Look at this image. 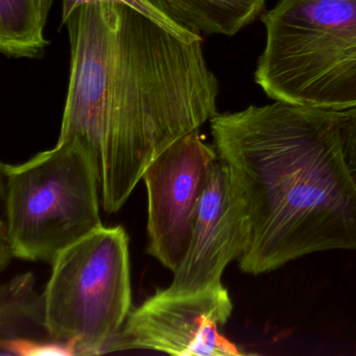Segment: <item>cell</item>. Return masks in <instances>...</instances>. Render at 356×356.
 I'll use <instances>...</instances> for the list:
<instances>
[{"instance_id": "1", "label": "cell", "mask_w": 356, "mask_h": 356, "mask_svg": "<svg viewBox=\"0 0 356 356\" xmlns=\"http://www.w3.org/2000/svg\"><path fill=\"white\" fill-rule=\"evenodd\" d=\"M62 26L72 58L58 141L88 154L104 210L115 213L160 153L218 113V81L203 40L124 3L81 6Z\"/></svg>"}, {"instance_id": "2", "label": "cell", "mask_w": 356, "mask_h": 356, "mask_svg": "<svg viewBox=\"0 0 356 356\" xmlns=\"http://www.w3.org/2000/svg\"><path fill=\"white\" fill-rule=\"evenodd\" d=\"M339 116L275 101L209 120L245 212L247 248L238 264L245 274L318 252L356 250V184Z\"/></svg>"}, {"instance_id": "3", "label": "cell", "mask_w": 356, "mask_h": 356, "mask_svg": "<svg viewBox=\"0 0 356 356\" xmlns=\"http://www.w3.org/2000/svg\"><path fill=\"white\" fill-rule=\"evenodd\" d=\"M261 20L266 42L254 76L270 99L356 108V0H280Z\"/></svg>"}, {"instance_id": "4", "label": "cell", "mask_w": 356, "mask_h": 356, "mask_svg": "<svg viewBox=\"0 0 356 356\" xmlns=\"http://www.w3.org/2000/svg\"><path fill=\"white\" fill-rule=\"evenodd\" d=\"M1 172V254L51 262L103 226L97 170L74 141H58L24 163H3Z\"/></svg>"}, {"instance_id": "5", "label": "cell", "mask_w": 356, "mask_h": 356, "mask_svg": "<svg viewBox=\"0 0 356 356\" xmlns=\"http://www.w3.org/2000/svg\"><path fill=\"white\" fill-rule=\"evenodd\" d=\"M51 264L43 293L49 337L74 355L108 351L132 306L128 233L122 226L99 227Z\"/></svg>"}, {"instance_id": "6", "label": "cell", "mask_w": 356, "mask_h": 356, "mask_svg": "<svg viewBox=\"0 0 356 356\" xmlns=\"http://www.w3.org/2000/svg\"><path fill=\"white\" fill-rule=\"evenodd\" d=\"M216 149L193 131L166 147L143 172L147 191V252L172 273L184 258Z\"/></svg>"}, {"instance_id": "7", "label": "cell", "mask_w": 356, "mask_h": 356, "mask_svg": "<svg viewBox=\"0 0 356 356\" xmlns=\"http://www.w3.org/2000/svg\"><path fill=\"white\" fill-rule=\"evenodd\" d=\"M233 304L226 287L188 295H168L158 289L129 314L124 328L110 348L147 349L184 356L241 355L222 337Z\"/></svg>"}, {"instance_id": "8", "label": "cell", "mask_w": 356, "mask_h": 356, "mask_svg": "<svg viewBox=\"0 0 356 356\" xmlns=\"http://www.w3.org/2000/svg\"><path fill=\"white\" fill-rule=\"evenodd\" d=\"M247 241V222L241 200L226 165L218 159L200 205L188 250L164 293L188 295L224 287L225 268L230 262L238 261Z\"/></svg>"}, {"instance_id": "9", "label": "cell", "mask_w": 356, "mask_h": 356, "mask_svg": "<svg viewBox=\"0 0 356 356\" xmlns=\"http://www.w3.org/2000/svg\"><path fill=\"white\" fill-rule=\"evenodd\" d=\"M170 22L187 32L234 36L251 24L266 0H149Z\"/></svg>"}, {"instance_id": "10", "label": "cell", "mask_w": 356, "mask_h": 356, "mask_svg": "<svg viewBox=\"0 0 356 356\" xmlns=\"http://www.w3.org/2000/svg\"><path fill=\"white\" fill-rule=\"evenodd\" d=\"M54 0H0V51L8 58H40L49 44L45 24Z\"/></svg>"}, {"instance_id": "11", "label": "cell", "mask_w": 356, "mask_h": 356, "mask_svg": "<svg viewBox=\"0 0 356 356\" xmlns=\"http://www.w3.org/2000/svg\"><path fill=\"white\" fill-rule=\"evenodd\" d=\"M34 284V276L28 273L15 277L1 289V337L22 318L44 325V300L37 295Z\"/></svg>"}, {"instance_id": "12", "label": "cell", "mask_w": 356, "mask_h": 356, "mask_svg": "<svg viewBox=\"0 0 356 356\" xmlns=\"http://www.w3.org/2000/svg\"><path fill=\"white\" fill-rule=\"evenodd\" d=\"M122 3L130 6L138 11L143 12L145 15L151 17L152 19L157 22L158 24L163 26L164 28L172 31L175 34L180 36L181 38L188 41L203 40L200 35L193 34L183 30L180 26L170 22L165 15L161 13L157 8L154 7L149 0H63V15H62V24L66 22L68 17L74 13V10L78 9L81 6L89 5V3Z\"/></svg>"}, {"instance_id": "13", "label": "cell", "mask_w": 356, "mask_h": 356, "mask_svg": "<svg viewBox=\"0 0 356 356\" xmlns=\"http://www.w3.org/2000/svg\"><path fill=\"white\" fill-rule=\"evenodd\" d=\"M3 351L22 356L74 355L70 346L56 343H37L34 339H11L1 341Z\"/></svg>"}, {"instance_id": "14", "label": "cell", "mask_w": 356, "mask_h": 356, "mask_svg": "<svg viewBox=\"0 0 356 356\" xmlns=\"http://www.w3.org/2000/svg\"><path fill=\"white\" fill-rule=\"evenodd\" d=\"M339 120L346 163L356 184V108L341 111Z\"/></svg>"}]
</instances>
